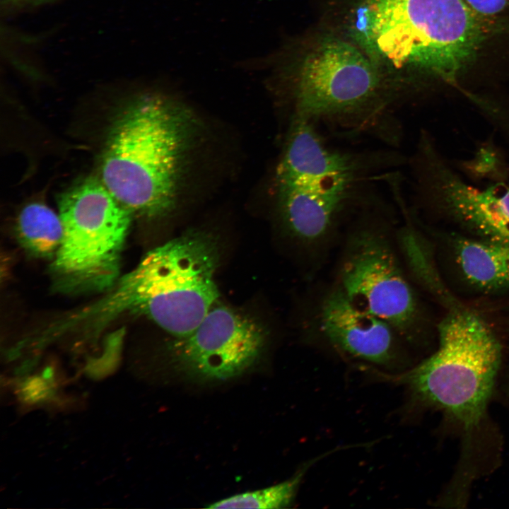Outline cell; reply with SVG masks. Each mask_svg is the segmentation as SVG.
Returning a JSON list of instances; mask_svg holds the SVG:
<instances>
[{
  "mask_svg": "<svg viewBox=\"0 0 509 509\" xmlns=\"http://www.w3.org/2000/svg\"><path fill=\"white\" fill-rule=\"evenodd\" d=\"M199 130L195 115L158 93L140 95L113 121L103 149V185L132 214L163 217L176 207Z\"/></svg>",
  "mask_w": 509,
  "mask_h": 509,
  "instance_id": "cell-1",
  "label": "cell"
},
{
  "mask_svg": "<svg viewBox=\"0 0 509 509\" xmlns=\"http://www.w3.org/2000/svg\"><path fill=\"white\" fill-rule=\"evenodd\" d=\"M362 153L330 147L314 124L293 119L276 174L277 206L286 235L304 251L312 272L329 255L345 215L375 164Z\"/></svg>",
  "mask_w": 509,
  "mask_h": 509,
  "instance_id": "cell-2",
  "label": "cell"
},
{
  "mask_svg": "<svg viewBox=\"0 0 509 509\" xmlns=\"http://www.w3.org/2000/svg\"><path fill=\"white\" fill-rule=\"evenodd\" d=\"M352 22L380 69L406 83L416 71L454 83L486 34L464 0H362Z\"/></svg>",
  "mask_w": 509,
  "mask_h": 509,
  "instance_id": "cell-3",
  "label": "cell"
},
{
  "mask_svg": "<svg viewBox=\"0 0 509 509\" xmlns=\"http://www.w3.org/2000/svg\"><path fill=\"white\" fill-rule=\"evenodd\" d=\"M216 238L192 230L148 252L98 302L71 315L96 324L124 314L146 317L175 337L189 335L213 307L220 293Z\"/></svg>",
  "mask_w": 509,
  "mask_h": 509,
  "instance_id": "cell-4",
  "label": "cell"
},
{
  "mask_svg": "<svg viewBox=\"0 0 509 509\" xmlns=\"http://www.w3.org/2000/svg\"><path fill=\"white\" fill-rule=\"evenodd\" d=\"M287 78L294 119L350 134L398 137L392 116L404 88L356 46L335 37L319 41L295 62L281 66Z\"/></svg>",
  "mask_w": 509,
  "mask_h": 509,
  "instance_id": "cell-5",
  "label": "cell"
},
{
  "mask_svg": "<svg viewBox=\"0 0 509 509\" xmlns=\"http://www.w3.org/2000/svg\"><path fill=\"white\" fill-rule=\"evenodd\" d=\"M438 334L437 350L412 368L397 373L362 369L378 380L404 386L411 402L443 410L470 430L485 414L501 364V344L481 317L464 309L451 310Z\"/></svg>",
  "mask_w": 509,
  "mask_h": 509,
  "instance_id": "cell-6",
  "label": "cell"
},
{
  "mask_svg": "<svg viewBox=\"0 0 509 509\" xmlns=\"http://www.w3.org/2000/svg\"><path fill=\"white\" fill-rule=\"evenodd\" d=\"M394 228L385 216L366 207L346 233L334 282L409 344L420 336L423 317L396 247Z\"/></svg>",
  "mask_w": 509,
  "mask_h": 509,
  "instance_id": "cell-7",
  "label": "cell"
},
{
  "mask_svg": "<svg viewBox=\"0 0 509 509\" xmlns=\"http://www.w3.org/2000/svg\"><path fill=\"white\" fill-rule=\"evenodd\" d=\"M63 238L52 271L59 288L103 291L118 280L132 213L102 182L89 178L59 198Z\"/></svg>",
  "mask_w": 509,
  "mask_h": 509,
  "instance_id": "cell-8",
  "label": "cell"
},
{
  "mask_svg": "<svg viewBox=\"0 0 509 509\" xmlns=\"http://www.w3.org/2000/svg\"><path fill=\"white\" fill-rule=\"evenodd\" d=\"M303 334L312 346L387 373L408 365L406 343L388 323L352 301L333 282L311 292Z\"/></svg>",
  "mask_w": 509,
  "mask_h": 509,
  "instance_id": "cell-9",
  "label": "cell"
},
{
  "mask_svg": "<svg viewBox=\"0 0 509 509\" xmlns=\"http://www.w3.org/2000/svg\"><path fill=\"white\" fill-rule=\"evenodd\" d=\"M267 332L261 323L223 305L213 306L189 335L168 351L175 370L201 382L233 378L259 358Z\"/></svg>",
  "mask_w": 509,
  "mask_h": 509,
  "instance_id": "cell-10",
  "label": "cell"
},
{
  "mask_svg": "<svg viewBox=\"0 0 509 509\" xmlns=\"http://www.w3.org/2000/svg\"><path fill=\"white\" fill-rule=\"evenodd\" d=\"M427 191L480 239L509 245V186L478 188L437 165L428 146L421 156Z\"/></svg>",
  "mask_w": 509,
  "mask_h": 509,
  "instance_id": "cell-11",
  "label": "cell"
},
{
  "mask_svg": "<svg viewBox=\"0 0 509 509\" xmlns=\"http://www.w3.org/2000/svg\"><path fill=\"white\" fill-rule=\"evenodd\" d=\"M454 255L464 279L485 292L509 288V245L483 239L458 238Z\"/></svg>",
  "mask_w": 509,
  "mask_h": 509,
  "instance_id": "cell-12",
  "label": "cell"
},
{
  "mask_svg": "<svg viewBox=\"0 0 509 509\" xmlns=\"http://www.w3.org/2000/svg\"><path fill=\"white\" fill-rule=\"evenodd\" d=\"M16 232L23 247L40 258H54L63 238V225L59 214L44 204L33 202L20 211Z\"/></svg>",
  "mask_w": 509,
  "mask_h": 509,
  "instance_id": "cell-13",
  "label": "cell"
},
{
  "mask_svg": "<svg viewBox=\"0 0 509 509\" xmlns=\"http://www.w3.org/2000/svg\"><path fill=\"white\" fill-rule=\"evenodd\" d=\"M402 207L405 221L395 227L394 238L403 266L411 282L416 283L432 294H440V283L429 243L410 221L405 208Z\"/></svg>",
  "mask_w": 509,
  "mask_h": 509,
  "instance_id": "cell-14",
  "label": "cell"
},
{
  "mask_svg": "<svg viewBox=\"0 0 509 509\" xmlns=\"http://www.w3.org/2000/svg\"><path fill=\"white\" fill-rule=\"evenodd\" d=\"M306 464L288 480L255 491L237 494L209 505V508H282L293 501L308 467Z\"/></svg>",
  "mask_w": 509,
  "mask_h": 509,
  "instance_id": "cell-15",
  "label": "cell"
},
{
  "mask_svg": "<svg viewBox=\"0 0 509 509\" xmlns=\"http://www.w3.org/2000/svg\"><path fill=\"white\" fill-rule=\"evenodd\" d=\"M467 6L484 22L492 21L509 6V0H464Z\"/></svg>",
  "mask_w": 509,
  "mask_h": 509,
  "instance_id": "cell-16",
  "label": "cell"
},
{
  "mask_svg": "<svg viewBox=\"0 0 509 509\" xmlns=\"http://www.w3.org/2000/svg\"><path fill=\"white\" fill-rule=\"evenodd\" d=\"M50 0H6V4L21 5V4H40L47 2Z\"/></svg>",
  "mask_w": 509,
  "mask_h": 509,
  "instance_id": "cell-17",
  "label": "cell"
}]
</instances>
